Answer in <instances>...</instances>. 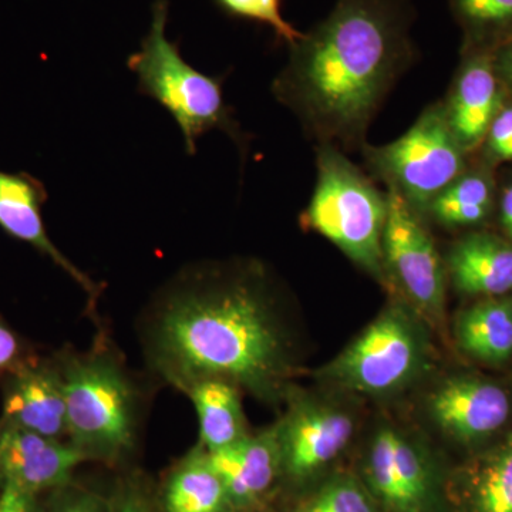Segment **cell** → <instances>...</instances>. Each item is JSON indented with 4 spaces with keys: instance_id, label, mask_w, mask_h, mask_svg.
<instances>
[{
    "instance_id": "cell-20",
    "label": "cell",
    "mask_w": 512,
    "mask_h": 512,
    "mask_svg": "<svg viewBox=\"0 0 512 512\" xmlns=\"http://www.w3.org/2000/svg\"><path fill=\"white\" fill-rule=\"evenodd\" d=\"M458 346L474 359L501 363L512 356V301L487 299L458 316Z\"/></svg>"
},
{
    "instance_id": "cell-17",
    "label": "cell",
    "mask_w": 512,
    "mask_h": 512,
    "mask_svg": "<svg viewBox=\"0 0 512 512\" xmlns=\"http://www.w3.org/2000/svg\"><path fill=\"white\" fill-rule=\"evenodd\" d=\"M498 86L490 62L477 57L466 64L446 110L448 124L461 147L477 146L497 116Z\"/></svg>"
},
{
    "instance_id": "cell-19",
    "label": "cell",
    "mask_w": 512,
    "mask_h": 512,
    "mask_svg": "<svg viewBox=\"0 0 512 512\" xmlns=\"http://www.w3.org/2000/svg\"><path fill=\"white\" fill-rule=\"evenodd\" d=\"M200 423V446L220 451L248 436L239 387L222 379H202L184 390Z\"/></svg>"
},
{
    "instance_id": "cell-24",
    "label": "cell",
    "mask_w": 512,
    "mask_h": 512,
    "mask_svg": "<svg viewBox=\"0 0 512 512\" xmlns=\"http://www.w3.org/2000/svg\"><path fill=\"white\" fill-rule=\"evenodd\" d=\"M214 2L229 16L268 26L289 46L298 42L303 36V33L293 28L282 15V0H214Z\"/></svg>"
},
{
    "instance_id": "cell-11",
    "label": "cell",
    "mask_w": 512,
    "mask_h": 512,
    "mask_svg": "<svg viewBox=\"0 0 512 512\" xmlns=\"http://www.w3.org/2000/svg\"><path fill=\"white\" fill-rule=\"evenodd\" d=\"M0 427L67 440L66 399L55 355H36L0 379Z\"/></svg>"
},
{
    "instance_id": "cell-9",
    "label": "cell",
    "mask_w": 512,
    "mask_h": 512,
    "mask_svg": "<svg viewBox=\"0 0 512 512\" xmlns=\"http://www.w3.org/2000/svg\"><path fill=\"white\" fill-rule=\"evenodd\" d=\"M363 483L386 512H431L437 501L433 464L409 434L392 426L376 431L363 461Z\"/></svg>"
},
{
    "instance_id": "cell-29",
    "label": "cell",
    "mask_w": 512,
    "mask_h": 512,
    "mask_svg": "<svg viewBox=\"0 0 512 512\" xmlns=\"http://www.w3.org/2000/svg\"><path fill=\"white\" fill-rule=\"evenodd\" d=\"M113 512H158L146 491L136 483L121 485L116 495L111 498Z\"/></svg>"
},
{
    "instance_id": "cell-3",
    "label": "cell",
    "mask_w": 512,
    "mask_h": 512,
    "mask_svg": "<svg viewBox=\"0 0 512 512\" xmlns=\"http://www.w3.org/2000/svg\"><path fill=\"white\" fill-rule=\"evenodd\" d=\"M66 399L67 441L89 461L117 464L131 456L140 433L137 386L113 350L55 353Z\"/></svg>"
},
{
    "instance_id": "cell-7",
    "label": "cell",
    "mask_w": 512,
    "mask_h": 512,
    "mask_svg": "<svg viewBox=\"0 0 512 512\" xmlns=\"http://www.w3.org/2000/svg\"><path fill=\"white\" fill-rule=\"evenodd\" d=\"M367 160L410 207H429L460 177L463 147L448 124L446 110L434 106L393 143L367 148Z\"/></svg>"
},
{
    "instance_id": "cell-14",
    "label": "cell",
    "mask_w": 512,
    "mask_h": 512,
    "mask_svg": "<svg viewBox=\"0 0 512 512\" xmlns=\"http://www.w3.org/2000/svg\"><path fill=\"white\" fill-rule=\"evenodd\" d=\"M427 410L434 424L451 439L473 443L507 423L510 400L498 384L476 377H453L430 394Z\"/></svg>"
},
{
    "instance_id": "cell-16",
    "label": "cell",
    "mask_w": 512,
    "mask_h": 512,
    "mask_svg": "<svg viewBox=\"0 0 512 512\" xmlns=\"http://www.w3.org/2000/svg\"><path fill=\"white\" fill-rule=\"evenodd\" d=\"M448 269L458 291L504 295L512 289V247L493 235H468L451 249Z\"/></svg>"
},
{
    "instance_id": "cell-6",
    "label": "cell",
    "mask_w": 512,
    "mask_h": 512,
    "mask_svg": "<svg viewBox=\"0 0 512 512\" xmlns=\"http://www.w3.org/2000/svg\"><path fill=\"white\" fill-rule=\"evenodd\" d=\"M430 353L429 335L416 312L392 303L319 377L348 392L389 396L420 379Z\"/></svg>"
},
{
    "instance_id": "cell-26",
    "label": "cell",
    "mask_w": 512,
    "mask_h": 512,
    "mask_svg": "<svg viewBox=\"0 0 512 512\" xmlns=\"http://www.w3.org/2000/svg\"><path fill=\"white\" fill-rule=\"evenodd\" d=\"M39 512H113L109 498L72 483L40 497Z\"/></svg>"
},
{
    "instance_id": "cell-28",
    "label": "cell",
    "mask_w": 512,
    "mask_h": 512,
    "mask_svg": "<svg viewBox=\"0 0 512 512\" xmlns=\"http://www.w3.org/2000/svg\"><path fill=\"white\" fill-rule=\"evenodd\" d=\"M488 141L495 156L512 161V106L494 117L488 130Z\"/></svg>"
},
{
    "instance_id": "cell-1",
    "label": "cell",
    "mask_w": 512,
    "mask_h": 512,
    "mask_svg": "<svg viewBox=\"0 0 512 512\" xmlns=\"http://www.w3.org/2000/svg\"><path fill=\"white\" fill-rule=\"evenodd\" d=\"M138 332L147 365L183 392L222 379L275 402L295 372L288 330L259 266H188L148 303Z\"/></svg>"
},
{
    "instance_id": "cell-5",
    "label": "cell",
    "mask_w": 512,
    "mask_h": 512,
    "mask_svg": "<svg viewBox=\"0 0 512 512\" xmlns=\"http://www.w3.org/2000/svg\"><path fill=\"white\" fill-rule=\"evenodd\" d=\"M387 198L336 148L318 154V183L303 214L305 227L319 232L355 264L382 279Z\"/></svg>"
},
{
    "instance_id": "cell-25",
    "label": "cell",
    "mask_w": 512,
    "mask_h": 512,
    "mask_svg": "<svg viewBox=\"0 0 512 512\" xmlns=\"http://www.w3.org/2000/svg\"><path fill=\"white\" fill-rule=\"evenodd\" d=\"M457 18L473 30H501L512 26V0H451Z\"/></svg>"
},
{
    "instance_id": "cell-21",
    "label": "cell",
    "mask_w": 512,
    "mask_h": 512,
    "mask_svg": "<svg viewBox=\"0 0 512 512\" xmlns=\"http://www.w3.org/2000/svg\"><path fill=\"white\" fill-rule=\"evenodd\" d=\"M464 512H512V436L466 480Z\"/></svg>"
},
{
    "instance_id": "cell-15",
    "label": "cell",
    "mask_w": 512,
    "mask_h": 512,
    "mask_svg": "<svg viewBox=\"0 0 512 512\" xmlns=\"http://www.w3.org/2000/svg\"><path fill=\"white\" fill-rule=\"evenodd\" d=\"M207 454L237 512L258 504L282 476L276 426Z\"/></svg>"
},
{
    "instance_id": "cell-27",
    "label": "cell",
    "mask_w": 512,
    "mask_h": 512,
    "mask_svg": "<svg viewBox=\"0 0 512 512\" xmlns=\"http://www.w3.org/2000/svg\"><path fill=\"white\" fill-rule=\"evenodd\" d=\"M35 356L32 346L0 316V379Z\"/></svg>"
},
{
    "instance_id": "cell-2",
    "label": "cell",
    "mask_w": 512,
    "mask_h": 512,
    "mask_svg": "<svg viewBox=\"0 0 512 512\" xmlns=\"http://www.w3.org/2000/svg\"><path fill=\"white\" fill-rule=\"evenodd\" d=\"M412 53L406 2L338 0L293 43L274 93L316 136L357 143Z\"/></svg>"
},
{
    "instance_id": "cell-30",
    "label": "cell",
    "mask_w": 512,
    "mask_h": 512,
    "mask_svg": "<svg viewBox=\"0 0 512 512\" xmlns=\"http://www.w3.org/2000/svg\"><path fill=\"white\" fill-rule=\"evenodd\" d=\"M40 497L15 485H0V512H39Z\"/></svg>"
},
{
    "instance_id": "cell-4",
    "label": "cell",
    "mask_w": 512,
    "mask_h": 512,
    "mask_svg": "<svg viewBox=\"0 0 512 512\" xmlns=\"http://www.w3.org/2000/svg\"><path fill=\"white\" fill-rule=\"evenodd\" d=\"M168 0L151 6V22L140 50L128 57L127 66L138 79V90L160 103L180 127L190 156L197 151L198 138L214 128L237 137L238 131L225 106L222 80L192 67L181 55L180 46L168 39Z\"/></svg>"
},
{
    "instance_id": "cell-10",
    "label": "cell",
    "mask_w": 512,
    "mask_h": 512,
    "mask_svg": "<svg viewBox=\"0 0 512 512\" xmlns=\"http://www.w3.org/2000/svg\"><path fill=\"white\" fill-rule=\"evenodd\" d=\"M282 476L305 481L342 454L355 434V420L342 407L312 397H295L275 424Z\"/></svg>"
},
{
    "instance_id": "cell-22",
    "label": "cell",
    "mask_w": 512,
    "mask_h": 512,
    "mask_svg": "<svg viewBox=\"0 0 512 512\" xmlns=\"http://www.w3.org/2000/svg\"><path fill=\"white\" fill-rule=\"evenodd\" d=\"M490 183L481 175H463L430 202L434 218L446 225H473L487 217Z\"/></svg>"
},
{
    "instance_id": "cell-32",
    "label": "cell",
    "mask_w": 512,
    "mask_h": 512,
    "mask_svg": "<svg viewBox=\"0 0 512 512\" xmlns=\"http://www.w3.org/2000/svg\"><path fill=\"white\" fill-rule=\"evenodd\" d=\"M505 69H507V73L510 74L512 79V47L505 55Z\"/></svg>"
},
{
    "instance_id": "cell-12",
    "label": "cell",
    "mask_w": 512,
    "mask_h": 512,
    "mask_svg": "<svg viewBox=\"0 0 512 512\" xmlns=\"http://www.w3.org/2000/svg\"><path fill=\"white\" fill-rule=\"evenodd\" d=\"M86 461L67 440L0 427V485L45 495L72 483L74 471Z\"/></svg>"
},
{
    "instance_id": "cell-23",
    "label": "cell",
    "mask_w": 512,
    "mask_h": 512,
    "mask_svg": "<svg viewBox=\"0 0 512 512\" xmlns=\"http://www.w3.org/2000/svg\"><path fill=\"white\" fill-rule=\"evenodd\" d=\"M295 512H379V505L362 480L339 474L306 497Z\"/></svg>"
},
{
    "instance_id": "cell-18",
    "label": "cell",
    "mask_w": 512,
    "mask_h": 512,
    "mask_svg": "<svg viewBox=\"0 0 512 512\" xmlns=\"http://www.w3.org/2000/svg\"><path fill=\"white\" fill-rule=\"evenodd\" d=\"M160 503L161 512H237L200 444L171 468Z\"/></svg>"
},
{
    "instance_id": "cell-13",
    "label": "cell",
    "mask_w": 512,
    "mask_h": 512,
    "mask_svg": "<svg viewBox=\"0 0 512 512\" xmlns=\"http://www.w3.org/2000/svg\"><path fill=\"white\" fill-rule=\"evenodd\" d=\"M46 201L45 184L33 175L25 171H0V229L16 241L35 248L39 254L59 266L64 274L69 275L86 292L94 309L101 288L92 278L80 271L47 234L43 221V207Z\"/></svg>"
},
{
    "instance_id": "cell-31",
    "label": "cell",
    "mask_w": 512,
    "mask_h": 512,
    "mask_svg": "<svg viewBox=\"0 0 512 512\" xmlns=\"http://www.w3.org/2000/svg\"><path fill=\"white\" fill-rule=\"evenodd\" d=\"M501 218H503L505 229L512 238V185L504 192L503 202H501Z\"/></svg>"
},
{
    "instance_id": "cell-8",
    "label": "cell",
    "mask_w": 512,
    "mask_h": 512,
    "mask_svg": "<svg viewBox=\"0 0 512 512\" xmlns=\"http://www.w3.org/2000/svg\"><path fill=\"white\" fill-rule=\"evenodd\" d=\"M386 198L383 266L414 309L436 322L443 316L446 299L439 252L409 202L394 190H389Z\"/></svg>"
}]
</instances>
